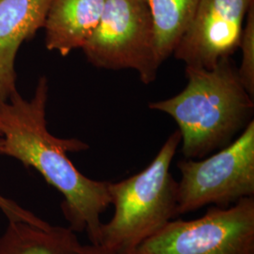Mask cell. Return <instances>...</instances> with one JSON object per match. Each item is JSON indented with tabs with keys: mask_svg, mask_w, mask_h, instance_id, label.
I'll list each match as a JSON object with an SVG mask.
<instances>
[{
	"mask_svg": "<svg viewBox=\"0 0 254 254\" xmlns=\"http://www.w3.org/2000/svg\"><path fill=\"white\" fill-rule=\"evenodd\" d=\"M48 79L42 76L34 95L27 100L17 92L0 103V155L34 169L47 184L64 196L62 208L70 228L86 233L97 245L103 225L102 215L110 206L109 182L83 175L67 153L81 152L89 146L76 138L53 136L46 122Z\"/></svg>",
	"mask_w": 254,
	"mask_h": 254,
	"instance_id": "1",
	"label": "cell"
},
{
	"mask_svg": "<svg viewBox=\"0 0 254 254\" xmlns=\"http://www.w3.org/2000/svg\"><path fill=\"white\" fill-rule=\"evenodd\" d=\"M188 85L149 108L170 115L181 135L187 159L202 158L224 148L254 120V103L240 81L237 67L224 58L212 69L186 67Z\"/></svg>",
	"mask_w": 254,
	"mask_h": 254,
	"instance_id": "2",
	"label": "cell"
},
{
	"mask_svg": "<svg viewBox=\"0 0 254 254\" xmlns=\"http://www.w3.org/2000/svg\"><path fill=\"white\" fill-rule=\"evenodd\" d=\"M180 143L181 135L177 130L143 171L122 181L109 182L114 213L109 222L103 223L97 245L136 254L140 244L178 217L177 181L171 166Z\"/></svg>",
	"mask_w": 254,
	"mask_h": 254,
	"instance_id": "3",
	"label": "cell"
},
{
	"mask_svg": "<svg viewBox=\"0 0 254 254\" xmlns=\"http://www.w3.org/2000/svg\"><path fill=\"white\" fill-rule=\"evenodd\" d=\"M82 50L97 68L132 69L144 84L154 81L163 62L148 0H106L99 24Z\"/></svg>",
	"mask_w": 254,
	"mask_h": 254,
	"instance_id": "4",
	"label": "cell"
},
{
	"mask_svg": "<svg viewBox=\"0 0 254 254\" xmlns=\"http://www.w3.org/2000/svg\"><path fill=\"white\" fill-rule=\"evenodd\" d=\"M178 216L206 205L227 207L254 197V121L236 140L203 160L185 159L177 164Z\"/></svg>",
	"mask_w": 254,
	"mask_h": 254,
	"instance_id": "5",
	"label": "cell"
},
{
	"mask_svg": "<svg viewBox=\"0 0 254 254\" xmlns=\"http://www.w3.org/2000/svg\"><path fill=\"white\" fill-rule=\"evenodd\" d=\"M136 254H254V197L215 206L196 219L174 218Z\"/></svg>",
	"mask_w": 254,
	"mask_h": 254,
	"instance_id": "6",
	"label": "cell"
},
{
	"mask_svg": "<svg viewBox=\"0 0 254 254\" xmlns=\"http://www.w3.org/2000/svg\"><path fill=\"white\" fill-rule=\"evenodd\" d=\"M254 0H200L190 26L173 51L186 67L212 69L239 48Z\"/></svg>",
	"mask_w": 254,
	"mask_h": 254,
	"instance_id": "7",
	"label": "cell"
},
{
	"mask_svg": "<svg viewBox=\"0 0 254 254\" xmlns=\"http://www.w3.org/2000/svg\"><path fill=\"white\" fill-rule=\"evenodd\" d=\"M50 0H0V103L17 90L15 61L21 45L44 28Z\"/></svg>",
	"mask_w": 254,
	"mask_h": 254,
	"instance_id": "8",
	"label": "cell"
},
{
	"mask_svg": "<svg viewBox=\"0 0 254 254\" xmlns=\"http://www.w3.org/2000/svg\"><path fill=\"white\" fill-rule=\"evenodd\" d=\"M106 0H50L44 28L46 46L66 57L82 49L99 24Z\"/></svg>",
	"mask_w": 254,
	"mask_h": 254,
	"instance_id": "9",
	"label": "cell"
},
{
	"mask_svg": "<svg viewBox=\"0 0 254 254\" xmlns=\"http://www.w3.org/2000/svg\"><path fill=\"white\" fill-rule=\"evenodd\" d=\"M0 254H84V245L70 227L9 221L0 236Z\"/></svg>",
	"mask_w": 254,
	"mask_h": 254,
	"instance_id": "10",
	"label": "cell"
},
{
	"mask_svg": "<svg viewBox=\"0 0 254 254\" xmlns=\"http://www.w3.org/2000/svg\"><path fill=\"white\" fill-rule=\"evenodd\" d=\"M200 0H148L157 51L164 62L173 55L190 26Z\"/></svg>",
	"mask_w": 254,
	"mask_h": 254,
	"instance_id": "11",
	"label": "cell"
},
{
	"mask_svg": "<svg viewBox=\"0 0 254 254\" xmlns=\"http://www.w3.org/2000/svg\"><path fill=\"white\" fill-rule=\"evenodd\" d=\"M239 48L242 51V61L237 68L240 81L248 93L254 96V5L246 16L240 38Z\"/></svg>",
	"mask_w": 254,
	"mask_h": 254,
	"instance_id": "12",
	"label": "cell"
},
{
	"mask_svg": "<svg viewBox=\"0 0 254 254\" xmlns=\"http://www.w3.org/2000/svg\"><path fill=\"white\" fill-rule=\"evenodd\" d=\"M0 210L9 221H24L41 227L49 225V223L44 219L37 217L30 211L21 207L14 200H9L2 194H0Z\"/></svg>",
	"mask_w": 254,
	"mask_h": 254,
	"instance_id": "13",
	"label": "cell"
},
{
	"mask_svg": "<svg viewBox=\"0 0 254 254\" xmlns=\"http://www.w3.org/2000/svg\"><path fill=\"white\" fill-rule=\"evenodd\" d=\"M84 254H129L104 249L99 245H84Z\"/></svg>",
	"mask_w": 254,
	"mask_h": 254,
	"instance_id": "14",
	"label": "cell"
}]
</instances>
